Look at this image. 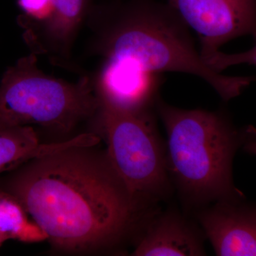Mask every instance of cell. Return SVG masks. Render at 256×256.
I'll return each instance as SVG.
<instances>
[{
  "label": "cell",
  "instance_id": "obj_14",
  "mask_svg": "<svg viewBox=\"0 0 256 256\" xmlns=\"http://www.w3.org/2000/svg\"><path fill=\"white\" fill-rule=\"evenodd\" d=\"M0 247H1V246H0Z\"/></svg>",
  "mask_w": 256,
  "mask_h": 256
},
{
  "label": "cell",
  "instance_id": "obj_1",
  "mask_svg": "<svg viewBox=\"0 0 256 256\" xmlns=\"http://www.w3.org/2000/svg\"><path fill=\"white\" fill-rule=\"evenodd\" d=\"M94 132L28 160L2 185L64 254H106L134 238L156 210L134 198Z\"/></svg>",
  "mask_w": 256,
  "mask_h": 256
},
{
  "label": "cell",
  "instance_id": "obj_7",
  "mask_svg": "<svg viewBox=\"0 0 256 256\" xmlns=\"http://www.w3.org/2000/svg\"><path fill=\"white\" fill-rule=\"evenodd\" d=\"M242 197L217 200L197 212L204 237L218 256L256 255V210Z\"/></svg>",
  "mask_w": 256,
  "mask_h": 256
},
{
  "label": "cell",
  "instance_id": "obj_13",
  "mask_svg": "<svg viewBox=\"0 0 256 256\" xmlns=\"http://www.w3.org/2000/svg\"><path fill=\"white\" fill-rule=\"evenodd\" d=\"M18 6L31 22L24 24H40L50 18L53 10L52 0H18Z\"/></svg>",
  "mask_w": 256,
  "mask_h": 256
},
{
  "label": "cell",
  "instance_id": "obj_2",
  "mask_svg": "<svg viewBox=\"0 0 256 256\" xmlns=\"http://www.w3.org/2000/svg\"><path fill=\"white\" fill-rule=\"evenodd\" d=\"M94 35L90 52L102 60L152 73L178 72L203 79L224 101L242 94L254 76L216 72L196 50L188 25L168 5L132 2L88 14Z\"/></svg>",
  "mask_w": 256,
  "mask_h": 256
},
{
  "label": "cell",
  "instance_id": "obj_11",
  "mask_svg": "<svg viewBox=\"0 0 256 256\" xmlns=\"http://www.w3.org/2000/svg\"><path fill=\"white\" fill-rule=\"evenodd\" d=\"M70 140L42 144L32 126L0 128V174L12 171L36 156L60 149Z\"/></svg>",
  "mask_w": 256,
  "mask_h": 256
},
{
  "label": "cell",
  "instance_id": "obj_12",
  "mask_svg": "<svg viewBox=\"0 0 256 256\" xmlns=\"http://www.w3.org/2000/svg\"><path fill=\"white\" fill-rule=\"evenodd\" d=\"M22 204L9 192L0 188V246L6 240L36 242L46 240V236Z\"/></svg>",
  "mask_w": 256,
  "mask_h": 256
},
{
  "label": "cell",
  "instance_id": "obj_10",
  "mask_svg": "<svg viewBox=\"0 0 256 256\" xmlns=\"http://www.w3.org/2000/svg\"><path fill=\"white\" fill-rule=\"evenodd\" d=\"M90 1L52 0L48 20L25 34L34 53L48 55L58 65L68 64L76 36L92 10Z\"/></svg>",
  "mask_w": 256,
  "mask_h": 256
},
{
  "label": "cell",
  "instance_id": "obj_8",
  "mask_svg": "<svg viewBox=\"0 0 256 256\" xmlns=\"http://www.w3.org/2000/svg\"><path fill=\"white\" fill-rule=\"evenodd\" d=\"M90 77L99 104L129 112L156 108L164 82L162 74L108 60Z\"/></svg>",
  "mask_w": 256,
  "mask_h": 256
},
{
  "label": "cell",
  "instance_id": "obj_9",
  "mask_svg": "<svg viewBox=\"0 0 256 256\" xmlns=\"http://www.w3.org/2000/svg\"><path fill=\"white\" fill-rule=\"evenodd\" d=\"M201 228L174 210L152 214L134 238L132 256H206Z\"/></svg>",
  "mask_w": 256,
  "mask_h": 256
},
{
  "label": "cell",
  "instance_id": "obj_5",
  "mask_svg": "<svg viewBox=\"0 0 256 256\" xmlns=\"http://www.w3.org/2000/svg\"><path fill=\"white\" fill-rule=\"evenodd\" d=\"M154 109L129 112L99 104L94 117L112 168L134 198L150 208L172 190Z\"/></svg>",
  "mask_w": 256,
  "mask_h": 256
},
{
  "label": "cell",
  "instance_id": "obj_6",
  "mask_svg": "<svg viewBox=\"0 0 256 256\" xmlns=\"http://www.w3.org/2000/svg\"><path fill=\"white\" fill-rule=\"evenodd\" d=\"M168 6L196 32L200 54L216 72L242 63L256 64L252 48L238 54L220 52L222 45L256 34V0H168Z\"/></svg>",
  "mask_w": 256,
  "mask_h": 256
},
{
  "label": "cell",
  "instance_id": "obj_3",
  "mask_svg": "<svg viewBox=\"0 0 256 256\" xmlns=\"http://www.w3.org/2000/svg\"><path fill=\"white\" fill-rule=\"evenodd\" d=\"M156 110L166 133V162L172 186L184 203L202 208L242 197L233 180L237 151L252 139L254 128L238 129L220 111L186 110L158 98Z\"/></svg>",
  "mask_w": 256,
  "mask_h": 256
},
{
  "label": "cell",
  "instance_id": "obj_4",
  "mask_svg": "<svg viewBox=\"0 0 256 256\" xmlns=\"http://www.w3.org/2000/svg\"><path fill=\"white\" fill-rule=\"evenodd\" d=\"M98 108L90 76L76 82L54 78L38 68L34 53L10 67L0 82V128L34 124L68 133Z\"/></svg>",
  "mask_w": 256,
  "mask_h": 256
}]
</instances>
